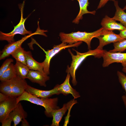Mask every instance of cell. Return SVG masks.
Returning a JSON list of instances; mask_svg holds the SVG:
<instances>
[{
  "label": "cell",
  "instance_id": "obj_32",
  "mask_svg": "<svg viewBox=\"0 0 126 126\" xmlns=\"http://www.w3.org/2000/svg\"><path fill=\"white\" fill-rule=\"evenodd\" d=\"M122 70L123 72L126 73V66L123 67Z\"/></svg>",
  "mask_w": 126,
  "mask_h": 126
},
{
  "label": "cell",
  "instance_id": "obj_5",
  "mask_svg": "<svg viewBox=\"0 0 126 126\" xmlns=\"http://www.w3.org/2000/svg\"><path fill=\"white\" fill-rule=\"evenodd\" d=\"M38 23V28L35 32L25 36L18 41L9 43L8 44L6 45L4 48L0 52V60H3L11 55L15 50L21 46V45L24 42L33 35H39L47 37V35L45 32H47V31L40 29Z\"/></svg>",
  "mask_w": 126,
  "mask_h": 126
},
{
  "label": "cell",
  "instance_id": "obj_8",
  "mask_svg": "<svg viewBox=\"0 0 126 126\" xmlns=\"http://www.w3.org/2000/svg\"><path fill=\"white\" fill-rule=\"evenodd\" d=\"M102 57L103 59L102 66H108L113 63H120L123 67L126 66V53L111 52L103 50Z\"/></svg>",
  "mask_w": 126,
  "mask_h": 126
},
{
  "label": "cell",
  "instance_id": "obj_7",
  "mask_svg": "<svg viewBox=\"0 0 126 126\" xmlns=\"http://www.w3.org/2000/svg\"><path fill=\"white\" fill-rule=\"evenodd\" d=\"M82 43V42H79L72 45H67L66 43L62 42L61 43L56 45H54L53 48L51 50L47 51L40 47L46 54L45 58L42 62L43 66V70L44 72L48 75L50 74L49 68L50 60L56 54L62 49L66 48L73 47H77Z\"/></svg>",
  "mask_w": 126,
  "mask_h": 126
},
{
  "label": "cell",
  "instance_id": "obj_31",
  "mask_svg": "<svg viewBox=\"0 0 126 126\" xmlns=\"http://www.w3.org/2000/svg\"><path fill=\"white\" fill-rule=\"evenodd\" d=\"M121 98L126 109V96L125 95H123L122 96Z\"/></svg>",
  "mask_w": 126,
  "mask_h": 126
},
{
  "label": "cell",
  "instance_id": "obj_4",
  "mask_svg": "<svg viewBox=\"0 0 126 126\" xmlns=\"http://www.w3.org/2000/svg\"><path fill=\"white\" fill-rule=\"evenodd\" d=\"M28 85L25 79L17 76L10 80L1 82L0 92L9 97H17L25 91Z\"/></svg>",
  "mask_w": 126,
  "mask_h": 126
},
{
  "label": "cell",
  "instance_id": "obj_6",
  "mask_svg": "<svg viewBox=\"0 0 126 126\" xmlns=\"http://www.w3.org/2000/svg\"><path fill=\"white\" fill-rule=\"evenodd\" d=\"M24 2L21 5L20 10L21 18L18 24L14 27V29L8 33H5L0 32V40H6L9 43L14 42V37L15 35L19 34L22 35L26 34H30L32 33L31 31L27 30L24 27V23L27 18H24L23 17V9Z\"/></svg>",
  "mask_w": 126,
  "mask_h": 126
},
{
  "label": "cell",
  "instance_id": "obj_9",
  "mask_svg": "<svg viewBox=\"0 0 126 126\" xmlns=\"http://www.w3.org/2000/svg\"><path fill=\"white\" fill-rule=\"evenodd\" d=\"M99 40V44L96 49L103 50V47L111 43L120 42L124 40L119 34H115L112 31H109L105 28L101 35L97 38Z\"/></svg>",
  "mask_w": 126,
  "mask_h": 126
},
{
  "label": "cell",
  "instance_id": "obj_15",
  "mask_svg": "<svg viewBox=\"0 0 126 126\" xmlns=\"http://www.w3.org/2000/svg\"><path fill=\"white\" fill-rule=\"evenodd\" d=\"M101 24L102 27L109 31L116 30L120 31L124 29L125 28L120 23L116 22L112 18L107 15L102 19Z\"/></svg>",
  "mask_w": 126,
  "mask_h": 126
},
{
  "label": "cell",
  "instance_id": "obj_33",
  "mask_svg": "<svg viewBox=\"0 0 126 126\" xmlns=\"http://www.w3.org/2000/svg\"><path fill=\"white\" fill-rule=\"evenodd\" d=\"M123 9L125 10H126V5L123 8Z\"/></svg>",
  "mask_w": 126,
  "mask_h": 126
},
{
  "label": "cell",
  "instance_id": "obj_28",
  "mask_svg": "<svg viewBox=\"0 0 126 126\" xmlns=\"http://www.w3.org/2000/svg\"><path fill=\"white\" fill-rule=\"evenodd\" d=\"M9 96L1 92L0 93V102L6 100Z\"/></svg>",
  "mask_w": 126,
  "mask_h": 126
},
{
  "label": "cell",
  "instance_id": "obj_18",
  "mask_svg": "<svg viewBox=\"0 0 126 126\" xmlns=\"http://www.w3.org/2000/svg\"><path fill=\"white\" fill-rule=\"evenodd\" d=\"M68 109V106L67 104H64L61 108L54 110L52 113L53 118L51 126H59V123L63 115Z\"/></svg>",
  "mask_w": 126,
  "mask_h": 126
},
{
  "label": "cell",
  "instance_id": "obj_29",
  "mask_svg": "<svg viewBox=\"0 0 126 126\" xmlns=\"http://www.w3.org/2000/svg\"><path fill=\"white\" fill-rule=\"evenodd\" d=\"M119 35L122 38L126 39V27L124 29L120 31Z\"/></svg>",
  "mask_w": 126,
  "mask_h": 126
},
{
  "label": "cell",
  "instance_id": "obj_17",
  "mask_svg": "<svg viewBox=\"0 0 126 126\" xmlns=\"http://www.w3.org/2000/svg\"><path fill=\"white\" fill-rule=\"evenodd\" d=\"M25 55L26 65L30 70H38L44 73L42 62H38L34 59L30 51H25Z\"/></svg>",
  "mask_w": 126,
  "mask_h": 126
},
{
  "label": "cell",
  "instance_id": "obj_26",
  "mask_svg": "<svg viewBox=\"0 0 126 126\" xmlns=\"http://www.w3.org/2000/svg\"><path fill=\"white\" fill-rule=\"evenodd\" d=\"M13 122L12 119L10 115L9 116L5 119L4 122L2 123V126H10L12 122Z\"/></svg>",
  "mask_w": 126,
  "mask_h": 126
},
{
  "label": "cell",
  "instance_id": "obj_12",
  "mask_svg": "<svg viewBox=\"0 0 126 126\" xmlns=\"http://www.w3.org/2000/svg\"><path fill=\"white\" fill-rule=\"evenodd\" d=\"M26 78L32 82L38 84L41 86L46 87V82L49 80L50 77L44 73L38 70H30Z\"/></svg>",
  "mask_w": 126,
  "mask_h": 126
},
{
  "label": "cell",
  "instance_id": "obj_1",
  "mask_svg": "<svg viewBox=\"0 0 126 126\" xmlns=\"http://www.w3.org/2000/svg\"><path fill=\"white\" fill-rule=\"evenodd\" d=\"M104 29L102 27L96 31L90 32L78 31L66 33L61 32L59 36L62 42L68 45H72L79 42H84L86 43L88 49L90 50L91 48V44L92 39L101 35Z\"/></svg>",
  "mask_w": 126,
  "mask_h": 126
},
{
  "label": "cell",
  "instance_id": "obj_27",
  "mask_svg": "<svg viewBox=\"0 0 126 126\" xmlns=\"http://www.w3.org/2000/svg\"><path fill=\"white\" fill-rule=\"evenodd\" d=\"M115 0H100L97 7V9H100L103 7L109 1L114 2Z\"/></svg>",
  "mask_w": 126,
  "mask_h": 126
},
{
  "label": "cell",
  "instance_id": "obj_25",
  "mask_svg": "<svg viewBox=\"0 0 126 126\" xmlns=\"http://www.w3.org/2000/svg\"><path fill=\"white\" fill-rule=\"evenodd\" d=\"M14 61L13 59L8 58L4 62L0 68V76L9 67L10 64Z\"/></svg>",
  "mask_w": 126,
  "mask_h": 126
},
{
  "label": "cell",
  "instance_id": "obj_19",
  "mask_svg": "<svg viewBox=\"0 0 126 126\" xmlns=\"http://www.w3.org/2000/svg\"><path fill=\"white\" fill-rule=\"evenodd\" d=\"M114 2L116 11L114 16L112 18L116 21H119L120 24L126 27V13L123 9L119 6L117 0H115Z\"/></svg>",
  "mask_w": 126,
  "mask_h": 126
},
{
  "label": "cell",
  "instance_id": "obj_2",
  "mask_svg": "<svg viewBox=\"0 0 126 126\" xmlns=\"http://www.w3.org/2000/svg\"><path fill=\"white\" fill-rule=\"evenodd\" d=\"M72 49L75 51L76 55H74L70 50L68 49V51L72 57V61L70 66H67L66 72L70 75L72 78V83L74 86H75L77 83L75 73L80 64L86 58L89 56H93L95 58H98L102 57L103 50H102L96 49L93 50H89L86 52L80 53L74 49Z\"/></svg>",
  "mask_w": 126,
  "mask_h": 126
},
{
  "label": "cell",
  "instance_id": "obj_24",
  "mask_svg": "<svg viewBox=\"0 0 126 126\" xmlns=\"http://www.w3.org/2000/svg\"><path fill=\"white\" fill-rule=\"evenodd\" d=\"M117 73L119 82L125 91V95L126 96V76L123 73L119 71H117Z\"/></svg>",
  "mask_w": 126,
  "mask_h": 126
},
{
  "label": "cell",
  "instance_id": "obj_14",
  "mask_svg": "<svg viewBox=\"0 0 126 126\" xmlns=\"http://www.w3.org/2000/svg\"><path fill=\"white\" fill-rule=\"evenodd\" d=\"M10 115L12 119L14 126H17L23 119H26L27 116V112L24 111L21 104L20 102Z\"/></svg>",
  "mask_w": 126,
  "mask_h": 126
},
{
  "label": "cell",
  "instance_id": "obj_30",
  "mask_svg": "<svg viewBox=\"0 0 126 126\" xmlns=\"http://www.w3.org/2000/svg\"><path fill=\"white\" fill-rule=\"evenodd\" d=\"M21 126H29V124L25 119H23L21 121Z\"/></svg>",
  "mask_w": 126,
  "mask_h": 126
},
{
  "label": "cell",
  "instance_id": "obj_34",
  "mask_svg": "<svg viewBox=\"0 0 126 126\" xmlns=\"http://www.w3.org/2000/svg\"><path fill=\"white\" fill-rule=\"evenodd\" d=\"M125 1L126 2V0H125Z\"/></svg>",
  "mask_w": 126,
  "mask_h": 126
},
{
  "label": "cell",
  "instance_id": "obj_3",
  "mask_svg": "<svg viewBox=\"0 0 126 126\" xmlns=\"http://www.w3.org/2000/svg\"><path fill=\"white\" fill-rule=\"evenodd\" d=\"M17 100L18 103L21 101H25L43 107L45 110V114L49 117H52V113L54 110L60 108L57 106L58 98H40L26 91L21 95L17 97Z\"/></svg>",
  "mask_w": 126,
  "mask_h": 126
},
{
  "label": "cell",
  "instance_id": "obj_21",
  "mask_svg": "<svg viewBox=\"0 0 126 126\" xmlns=\"http://www.w3.org/2000/svg\"><path fill=\"white\" fill-rule=\"evenodd\" d=\"M17 76L14 65L11 63L8 68L0 76L1 82L6 81Z\"/></svg>",
  "mask_w": 126,
  "mask_h": 126
},
{
  "label": "cell",
  "instance_id": "obj_23",
  "mask_svg": "<svg viewBox=\"0 0 126 126\" xmlns=\"http://www.w3.org/2000/svg\"><path fill=\"white\" fill-rule=\"evenodd\" d=\"M114 48L109 51L111 52H122L126 49V39L113 43Z\"/></svg>",
  "mask_w": 126,
  "mask_h": 126
},
{
  "label": "cell",
  "instance_id": "obj_13",
  "mask_svg": "<svg viewBox=\"0 0 126 126\" xmlns=\"http://www.w3.org/2000/svg\"><path fill=\"white\" fill-rule=\"evenodd\" d=\"M25 91L40 98H49L54 94H60L57 85L52 89L49 90H43L36 88L28 85Z\"/></svg>",
  "mask_w": 126,
  "mask_h": 126
},
{
  "label": "cell",
  "instance_id": "obj_16",
  "mask_svg": "<svg viewBox=\"0 0 126 126\" xmlns=\"http://www.w3.org/2000/svg\"><path fill=\"white\" fill-rule=\"evenodd\" d=\"M74 0H71L73 1ZM78 2L79 7L80 10L77 16L73 21L72 22L75 24H79L80 20L83 18V15L86 14H90L95 15L96 13L95 10L92 11H89L87 9L89 3L88 0H76Z\"/></svg>",
  "mask_w": 126,
  "mask_h": 126
},
{
  "label": "cell",
  "instance_id": "obj_10",
  "mask_svg": "<svg viewBox=\"0 0 126 126\" xmlns=\"http://www.w3.org/2000/svg\"><path fill=\"white\" fill-rule=\"evenodd\" d=\"M17 98L9 97L6 100L0 102V122L1 123L17 106Z\"/></svg>",
  "mask_w": 126,
  "mask_h": 126
},
{
  "label": "cell",
  "instance_id": "obj_20",
  "mask_svg": "<svg viewBox=\"0 0 126 126\" xmlns=\"http://www.w3.org/2000/svg\"><path fill=\"white\" fill-rule=\"evenodd\" d=\"M14 66L17 76L24 79L27 78L30 70L27 65L16 61Z\"/></svg>",
  "mask_w": 126,
  "mask_h": 126
},
{
  "label": "cell",
  "instance_id": "obj_22",
  "mask_svg": "<svg viewBox=\"0 0 126 126\" xmlns=\"http://www.w3.org/2000/svg\"><path fill=\"white\" fill-rule=\"evenodd\" d=\"M11 55L15 59L16 61L26 65L25 51L21 46L15 50L12 53Z\"/></svg>",
  "mask_w": 126,
  "mask_h": 126
},
{
  "label": "cell",
  "instance_id": "obj_11",
  "mask_svg": "<svg viewBox=\"0 0 126 126\" xmlns=\"http://www.w3.org/2000/svg\"><path fill=\"white\" fill-rule=\"evenodd\" d=\"M67 73L66 79L63 83L60 85H56L58 91L60 94H62L65 95L70 94L74 99L79 98L80 97V94L71 86L69 82L71 76L69 73Z\"/></svg>",
  "mask_w": 126,
  "mask_h": 126
}]
</instances>
